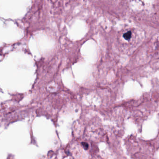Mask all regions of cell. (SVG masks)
Returning <instances> with one entry per match:
<instances>
[{
  "instance_id": "obj_1",
  "label": "cell",
  "mask_w": 159,
  "mask_h": 159,
  "mask_svg": "<svg viewBox=\"0 0 159 159\" xmlns=\"http://www.w3.org/2000/svg\"><path fill=\"white\" fill-rule=\"evenodd\" d=\"M131 36H132V32L131 31H128L123 35L124 38L127 40L131 39Z\"/></svg>"
}]
</instances>
